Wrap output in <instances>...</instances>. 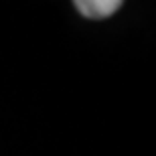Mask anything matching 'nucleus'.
Here are the masks:
<instances>
[{"mask_svg":"<svg viewBox=\"0 0 156 156\" xmlns=\"http://www.w3.org/2000/svg\"><path fill=\"white\" fill-rule=\"evenodd\" d=\"M73 6L79 10V14L99 20V18H108L116 14L122 8V2L120 0H77L73 2Z\"/></svg>","mask_w":156,"mask_h":156,"instance_id":"1","label":"nucleus"}]
</instances>
